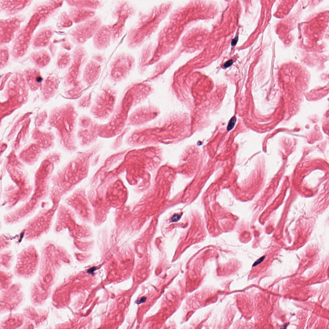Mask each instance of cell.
Segmentation results:
<instances>
[{"label": "cell", "instance_id": "obj_16", "mask_svg": "<svg viewBox=\"0 0 329 329\" xmlns=\"http://www.w3.org/2000/svg\"><path fill=\"white\" fill-rule=\"evenodd\" d=\"M287 325H288V324H285L284 325V327H283V328H286V327H287Z\"/></svg>", "mask_w": 329, "mask_h": 329}, {"label": "cell", "instance_id": "obj_9", "mask_svg": "<svg viewBox=\"0 0 329 329\" xmlns=\"http://www.w3.org/2000/svg\"><path fill=\"white\" fill-rule=\"evenodd\" d=\"M236 121V118L235 116L232 118L230 120L228 126H227V130L228 131L231 130L234 127Z\"/></svg>", "mask_w": 329, "mask_h": 329}, {"label": "cell", "instance_id": "obj_8", "mask_svg": "<svg viewBox=\"0 0 329 329\" xmlns=\"http://www.w3.org/2000/svg\"><path fill=\"white\" fill-rule=\"evenodd\" d=\"M74 2L76 5L80 7H86L93 8H97L99 5V2L98 1H80Z\"/></svg>", "mask_w": 329, "mask_h": 329}, {"label": "cell", "instance_id": "obj_2", "mask_svg": "<svg viewBox=\"0 0 329 329\" xmlns=\"http://www.w3.org/2000/svg\"><path fill=\"white\" fill-rule=\"evenodd\" d=\"M108 92H104L99 96L94 108V113L98 117L107 116L112 110L115 98L112 94Z\"/></svg>", "mask_w": 329, "mask_h": 329}, {"label": "cell", "instance_id": "obj_4", "mask_svg": "<svg viewBox=\"0 0 329 329\" xmlns=\"http://www.w3.org/2000/svg\"><path fill=\"white\" fill-rule=\"evenodd\" d=\"M128 59L127 57L121 55L117 58L114 63L111 74L115 79H119L123 77L127 68Z\"/></svg>", "mask_w": 329, "mask_h": 329}, {"label": "cell", "instance_id": "obj_5", "mask_svg": "<svg viewBox=\"0 0 329 329\" xmlns=\"http://www.w3.org/2000/svg\"><path fill=\"white\" fill-rule=\"evenodd\" d=\"M101 70L100 66L97 63L92 61L86 67L84 74V78L89 84L93 82L97 79Z\"/></svg>", "mask_w": 329, "mask_h": 329}, {"label": "cell", "instance_id": "obj_12", "mask_svg": "<svg viewBox=\"0 0 329 329\" xmlns=\"http://www.w3.org/2000/svg\"><path fill=\"white\" fill-rule=\"evenodd\" d=\"M233 63L232 60H229L227 61L224 64V67L225 68H227L230 67Z\"/></svg>", "mask_w": 329, "mask_h": 329}, {"label": "cell", "instance_id": "obj_10", "mask_svg": "<svg viewBox=\"0 0 329 329\" xmlns=\"http://www.w3.org/2000/svg\"><path fill=\"white\" fill-rule=\"evenodd\" d=\"M265 256H263L260 258L259 260H258L256 262H255L253 265V267H254L258 265L259 264L261 263L263 260H264L265 259Z\"/></svg>", "mask_w": 329, "mask_h": 329}, {"label": "cell", "instance_id": "obj_6", "mask_svg": "<svg viewBox=\"0 0 329 329\" xmlns=\"http://www.w3.org/2000/svg\"><path fill=\"white\" fill-rule=\"evenodd\" d=\"M125 5H123L119 8L118 12V21L114 25L111 29L113 37L115 38L118 37L123 31L126 18V13H125Z\"/></svg>", "mask_w": 329, "mask_h": 329}, {"label": "cell", "instance_id": "obj_11", "mask_svg": "<svg viewBox=\"0 0 329 329\" xmlns=\"http://www.w3.org/2000/svg\"><path fill=\"white\" fill-rule=\"evenodd\" d=\"M181 218L180 215L176 214L174 215L172 218V221L173 222H177Z\"/></svg>", "mask_w": 329, "mask_h": 329}, {"label": "cell", "instance_id": "obj_14", "mask_svg": "<svg viewBox=\"0 0 329 329\" xmlns=\"http://www.w3.org/2000/svg\"><path fill=\"white\" fill-rule=\"evenodd\" d=\"M96 268L95 267H93L90 268V269H89L87 271V272L89 274H93L94 272L96 270Z\"/></svg>", "mask_w": 329, "mask_h": 329}, {"label": "cell", "instance_id": "obj_3", "mask_svg": "<svg viewBox=\"0 0 329 329\" xmlns=\"http://www.w3.org/2000/svg\"><path fill=\"white\" fill-rule=\"evenodd\" d=\"M112 30L108 26H104L98 30L95 35L94 43L95 46L99 49L107 47L109 44Z\"/></svg>", "mask_w": 329, "mask_h": 329}, {"label": "cell", "instance_id": "obj_13", "mask_svg": "<svg viewBox=\"0 0 329 329\" xmlns=\"http://www.w3.org/2000/svg\"><path fill=\"white\" fill-rule=\"evenodd\" d=\"M238 40V37L237 36H236L235 38L232 39L231 42V45L232 46H235L237 44Z\"/></svg>", "mask_w": 329, "mask_h": 329}, {"label": "cell", "instance_id": "obj_15", "mask_svg": "<svg viewBox=\"0 0 329 329\" xmlns=\"http://www.w3.org/2000/svg\"><path fill=\"white\" fill-rule=\"evenodd\" d=\"M146 300V298L145 297H143L141 298V299L140 301H137L136 302L137 304H140L144 302Z\"/></svg>", "mask_w": 329, "mask_h": 329}, {"label": "cell", "instance_id": "obj_7", "mask_svg": "<svg viewBox=\"0 0 329 329\" xmlns=\"http://www.w3.org/2000/svg\"><path fill=\"white\" fill-rule=\"evenodd\" d=\"M75 20L76 22H81L93 16L95 12L92 10L81 8L75 13Z\"/></svg>", "mask_w": 329, "mask_h": 329}, {"label": "cell", "instance_id": "obj_1", "mask_svg": "<svg viewBox=\"0 0 329 329\" xmlns=\"http://www.w3.org/2000/svg\"><path fill=\"white\" fill-rule=\"evenodd\" d=\"M100 24L99 19H95L80 24L75 33L77 41L80 44L86 41L98 30Z\"/></svg>", "mask_w": 329, "mask_h": 329}]
</instances>
